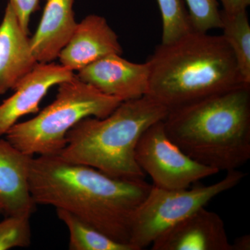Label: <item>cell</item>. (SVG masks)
<instances>
[{
	"label": "cell",
	"mask_w": 250,
	"mask_h": 250,
	"mask_svg": "<svg viewBox=\"0 0 250 250\" xmlns=\"http://www.w3.org/2000/svg\"><path fill=\"white\" fill-rule=\"evenodd\" d=\"M29 183L36 205L66 210L108 238L129 245L135 212L152 187L145 179L115 178L57 155L34 156Z\"/></svg>",
	"instance_id": "6da1fadb"
},
{
	"label": "cell",
	"mask_w": 250,
	"mask_h": 250,
	"mask_svg": "<svg viewBox=\"0 0 250 250\" xmlns=\"http://www.w3.org/2000/svg\"><path fill=\"white\" fill-rule=\"evenodd\" d=\"M147 95L169 111L247 84L223 36L192 30L179 40L156 46Z\"/></svg>",
	"instance_id": "7a4b0ae2"
},
{
	"label": "cell",
	"mask_w": 250,
	"mask_h": 250,
	"mask_svg": "<svg viewBox=\"0 0 250 250\" xmlns=\"http://www.w3.org/2000/svg\"><path fill=\"white\" fill-rule=\"evenodd\" d=\"M163 123L193 160L219 172L238 170L250 159V84L170 110Z\"/></svg>",
	"instance_id": "3957f363"
},
{
	"label": "cell",
	"mask_w": 250,
	"mask_h": 250,
	"mask_svg": "<svg viewBox=\"0 0 250 250\" xmlns=\"http://www.w3.org/2000/svg\"><path fill=\"white\" fill-rule=\"evenodd\" d=\"M169 110L149 95L122 102L108 116L88 117L67 132L62 160L90 166L115 178L142 180L146 174L136 159L140 138L164 121Z\"/></svg>",
	"instance_id": "277c9868"
},
{
	"label": "cell",
	"mask_w": 250,
	"mask_h": 250,
	"mask_svg": "<svg viewBox=\"0 0 250 250\" xmlns=\"http://www.w3.org/2000/svg\"><path fill=\"white\" fill-rule=\"evenodd\" d=\"M53 103L29 121L16 123L5 136L28 155L56 156L66 145L67 132L88 117L104 118L122 100L108 96L79 80L59 83Z\"/></svg>",
	"instance_id": "5b68a950"
},
{
	"label": "cell",
	"mask_w": 250,
	"mask_h": 250,
	"mask_svg": "<svg viewBox=\"0 0 250 250\" xmlns=\"http://www.w3.org/2000/svg\"><path fill=\"white\" fill-rule=\"evenodd\" d=\"M246 174L228 171L216 183L179 190H166L152 185L135 212L129 244L135 250L151 246L161 233L202 207L215 197L236 187Z\"/></svg>",
	"instance_id": "8992f818"
},
{
	"label": "cell",
	"mask_w": 250,
	"mask_h": 250,
	"mask_svg": "<svg viewBox=\"0 0 250 250\" xmlns=\"http://www.w3.org/2000/svg\"><path fill=\"white\" fill-rule=\"evenodd\" d=\"M135 159L152 179L153 186L166 190L188 188L219 172L185 154L166 134L163 121L144 131L136 146Z\"/></svg>",
	"instance_id": "52a82bcc"
},
{
	"label": "cell",
	"mask_w": 250,
	"mask_h": 250,
	"mask_svg": "<svg viewBox=\"0 0 250 250\" xmlns=\"http://www.w3.org/2000/svg\"><path fill=\"white\" fill-rule=\"evenodd\" d=\"M79 80L108 96L122 101L147 95L150 67L147 62L136 63L111 54L79 70Z\"/></svg>",
	"instance_id": "ba28073f"
},
{
	"label": "cell",
	"mask_w": 250,
	"mask_h": 250,
	"mask_svg": "<svg viewBox=\"0 0 250 250\" xmlns=\"http://www.w3.org/2000/svg\"><path fill=\"white\" fill-rule=\"evenodd\" d=\"M151 246L152 250H231L223 219L205 207L167 228Z\"/></svg>",
	"instance_id": "9c48e42d"
},
{
	"label": "cell",
	"mask_w": 250,
	"mask_h": 250,
	"mask_svg": "<svg viewBox=\"0 0 250 250\" xmlns=\"http://www.w3.org/2000/svg\"><path fill=\"white\" fill-rule=\"evenodd\" d=\"M72 70L54 62H39L14 90V95L0 104V136L7 133L18 120L37 113L39 104L52 87L73 79Z\"/></svg>",
	"instance_id": "30bf717a"
},
{
	"label": "cell",
	"mask_w": 250,
	"mask_h": 250,
	"mask_svg": "<svg viewBox=\"0 0 250 250\" xmlns=\"http://www.w3.org/2000/svg\"><path fill=\"white\" fill-rule=\"evenodd\" d=\"M111 54H123L118 36L104 18L92 14L77 23L58 58L61 65L74 72Z\"/></svg>",
	"instance_id": "8fae6325"
},
{
	"label": "cell",
	"mask_w": 250,
	"mask_h": 250,
	"mask_svg": "<svg viewBox=\"0 0 250 250\" xmlns=\"http://www.w3.org/2000/svg\"><path fill=\"white\" fill-rule=\"evenodd\" d=\"M33 157L0 139V208L6 216L31 218L34 213L29 183Z\"/></svg>",
	"instance_id": "7c38bea8"
},
{
	"label": "cell",
	"mask_w": 250,
	"mask_h": 250,
	"mask_svg": "<svg viewBox=\"0 0 250 250\" xmlns=\"http://www.w3.org/2000/svg\"><path fill=\"white\" fill-rule=\"evenodd\" d=\"M38 63L29 35L8 3L0 24V95L16 89Z\"/></svg>",
	"instance_id": "4fadbf2b"
},
{
	"label": "cell",
	"mask_w": 250,
	"mask_h": 250,
	"mask_svg": "<svg viewBox=\"0 0 250 250\" xmlns=\"http://www.w3.org/2000/svg\"><path fill=\"white\" fill-rule=\"evenodd\" d=\"M74 0H47L31 48L39 62H50L58 58L76 29Z\"/></svg>",
	"instance_id": "5bb4252c"
},
{
	"label": "cell",
	"mask_w": 250,
	"mask_h": 250,
	"mask_svg": "<svg viewBox=\"0 0 250 250\" xmlns=\"http://www.w3.org/2000/svg\"><path fill=\"white\" fill-rule=\"evenodd\" d=\"M224 39L232 50L243 82L250 84V24L247 10L228 14L220 11Z\"/></svg>",
	"instance_id": "9a60e30c"
},
{
	"label": "cell",
	"mask_w": 250,
	"mask_h": 250,
	"mask_svg": "<svg viewBox=\"0 0 250 250\" xmlns=\"http://www.w3.org/2000/svg\"><path fill=\"white\" fill-rule=\"evenodd\" d=\"M59 220L70 233L69 249L71 250H134L129 244L118 243L100 232L66 210L56 209Z\"/></svg>",
	"instance_id": "2e32d148"
},
{
	"label": "cell",
	"mask_w": 250,
	"mask_h": 250,
	"mask_svg": "<svg viewBox=\"0 0 250 250\" xmlns=\"http://www.w3.org/2000/svg\"><path fill=\"white\" fill-rule=\"evenodd\" d=\"M162 16L161 43H170L193 30L183 0H157Z\"/></svg>",
	"instance_id": "e0dca14e"
},
{
	"label": "cell",
	"mask_w": 250,
	"mask_h": 250,
	"mask_svg": "<svg viewBox=\"0 0 250 250\" xmlns=\"http://www.w3.org/2000/svg\"><path fill=\"white\" fill-rule=\"evenodd\" d=\"M30 218L6 216L0 222V250L27 248L31 243Z\"/></svg>",
	"instance_id": "ac0fdd59"
},
{
	"label": "cell",
	"mask_w": 250,
	"mask_h": 250,
	"mask_svg": "<svg viewBox=\"0 0 250 250\" xmlns=\"http://www.w3.org/2000/svg\"><path fill=\"white\" fill-rule=\"evenodd\" d=\"M192 29L208 32L221 28V15L216 0H185Z\"/></svg>",
	"instance_id": "d6986e66"
},
{
	"label": "cell",
	"mask_w": 250,
	"mask_h": 250,
	"mask_svg": "<svg viewBox=\"0 0 250 250\" xmlns=\"http://www.w3.org/2000/svg\"><path fill=\"white\" fill-rule=\"evenodd\" d=\"M40 0H9L14 9L20 24L26 34H29V22L31 15L39 9Z\"/></svg>",
	"instance_id": "ffe728a7"
},
{
	"label": "cell",
	"mask_w": 250,
	"mask_h": 250,
	"mask_svg": "<svg viewBox=\"0 0 250 250\" xmlns=\"http://www.w3.org/2000/svg\"><path fill=\"white\" fill-rule=\"evenodd\" d=\"M223 6L224 12L228 14L240 12L247 10L249 6L250 0H220Z\"/></svg>",
	"instance_id": "44dd1931"
},
{
	"label": "cell",
	"mask_w": 250,
	"mask_h": 250,
	"mask_svg": "<svg viewBox=\"0 0 250 250\" xmlns=\"http://www.w3.org/2000/svg\"><path fill=\"white\" fill-rule=\"evenodd\" d=\"M231 245V250H250V236L247 234L238 237Z\"/></svg>",
	"instance_id": "7402d4cb"
},
{
	"label": "cell",
	"mask_w": 250,
	"mask_h": 250,
	"mask_svg": "<svg viewBox=\"0 0 250 250\" xmlns=\"http://www.w3.org/2000/svg\"><path fill=\"white\" fill-rule=\"evenodd\" d=\"M0 213H1V208H0Z\"/></svg>",
	"instance_id": "603a6c76"
}]
</instances>
